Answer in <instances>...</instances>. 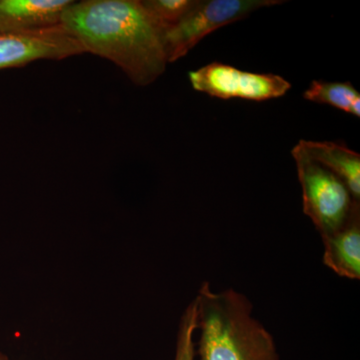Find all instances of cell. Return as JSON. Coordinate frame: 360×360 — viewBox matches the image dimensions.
<instances>
[{"label": "cell", "instance_id": "obj_1", "mask_svg": "<svg viewBox=\"0 0 360 360\" xmlns=\"http://www.w3.org/2000/svg\"><path fill=\"white\" fill-rule=\"evenodd\" d=\"M61 25L85 53L115 63L135 85L148 86L167 70L165 30L141 0L72 1Z\"/></svg>", "mask_w": 360, "mask_h": 360}, {"label": "cell", "instance_id": "obj_7", "mask_svg": "<svg viewBox=\"0 0 360 360\" xmlns=\"http://www.w3.org/2000/svg\"><path fill=\"white\" fill-rule=\"evenodd\" d=\"M73 0H0V32H25L61 25Z\"/></svg>", "mask_w": 360, "mask_h": 360}, {"label": "cell", "instance_id": "obj_4", "mask_svg": "<svg viewBox=\"0 0 360 360\" xmlns=\"http://www.w3.org/2000/svg\"><path fill=\"white\" fill-rule=\"evenodd\" d=\"M283 4V0H196L191 11L165 33L168 63L186 56L215 30L243 20L257 9Z\"/></svg>", "mask_w": 360, "mask_h": 360}, {"label": "cell", "instance_id": "obj_11", "mask_svg": "<svg viewBox=\"0 0 360 360\" xmlns=\"http://www.w3.org/2000/svg\"><path fill=\"white\" fill-rule=\"evenodd\" d=\"M153 18L167 32L168 28L176 25L191 8L196 0H141Z\"/></svg>", "mask_w": 360, "mask_h": 360}, {"label": "cell", "instance_id": "obj_9", "mask_svg": "<svg viewBox=\"0 0 360 360\" xmlns=\"http://www.w3.org/2000/svg\"><path fill=\"white\" fill-rule=\"evenodd\" d=\"M300 149L310 160L328 168L349 188L357 201L360 200V155L352 149L333 141H298Z\"/></svg>", "mask_w": 360, "mask_h": 360}, {"label": "cell", "instance_id": "obj_12", "mask_svg": "<svg viewBox=\"0 0 360 360\" xmlns=\"http://www.w3.org/2000/svg\"><path fill=\"white\" fill-rule=\"evenodd\" d=\"M198 329V305L196 300L187 307L180 322L174 360H196L193 335Z\"/></svg>", "mask_w": 360, "mask_h": 360}, {"label": "cell", "instance_id": "obj_5", "mask_svg": "<svg viewBox=\"0 0 360 360\" xmlns=\"http://www.w3.org/2000/svg\"><path fill=\"white\" fill-rule=\"evenodd\" d=\"M194 90L217 98L266 101L285 96L291 84L281 75L239 70L212 63L188 73Z\"/></svg>", "mask_w": 360, "mask_h": 360}, {"label": "cell", "instance_id": "obj_8", "mask_svg": "<svg viewBox=\"0 0 360 360\" xmlns=\"http://www.w3.org/2000/svg\"><path fill=\"white\" fill-rule=\"evenodd\" d=\"M324 245L323 264L338 276L360 278V210L345 226L321 236Z\"/></svg>", "mask_w": 360, "mask_h": 360}, {"label": "cell", "instance_id": "obj_2", "mask_svg": "<svg viewBox=\"0 0 360 360\" xmlns=\"http://www.w3.org/2000/svg\"><path fill=\"white\" fill-rule=\"evenodd\" d=\"M198 360H279L269 330L252 316V304L233 290L217 292L203 283L196 296Z\"/></svg>", "mask_w": 360, "mask_h": 360}, {"label": "cell", "instance_id": "obj_6", "mask_svg": "<svg viewBox=\"0 0 360 360\" xmlns=\"http://www.w3.org/2000/svg\"><path fill=\"white\" fill-rule=\"evenodd\" d=\"M84 53V47L61 25L32 32H0V70Z\"/></svg>", "mask_w": 360, "mask_h": 360}, {"label": "cell", "instance_id": "obj_10", "mask_svg": "<svg viewBox=\"0 0 360 360\" xmlns=\"http://www.w3.org/2000/svg\"><path fill=\"white\" fill-rule=\"evenodd\" d=\"M303 97L311 103L326 104L359 117L360 94L350 82L314 80Z\"/></svg>", "mask_w": 360, "mask_h": 360}, {"label": "cell", "instance_id": "obj_3", "mask_svg": "<svg viewBox=\"0 0 360 360\" xmlns=\"http://www.w3.org/2000/svg\"><path fill=\"white\" fill-rule=\"evenodd\" d=\"M302 191L303 212L311 219L321 236L333 233L347 224L356 210L357 201L347 184L300 148L291 150Z\"/></svg>", "mask_w": 360, "mask_h": 360}]
</instances>
